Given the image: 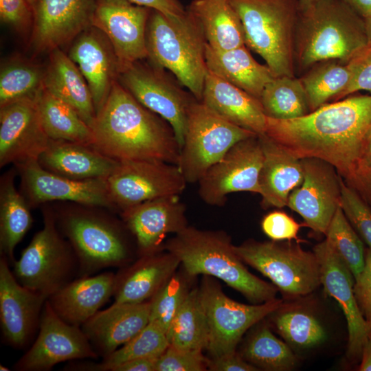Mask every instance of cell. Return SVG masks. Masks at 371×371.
Returning <instances> with one entry per match:
<instances>
[{
	"mask_svg": "<svg viewBox=\"0 0 371 371\" xmlns=\"http://www.w3.org/2000/svg\"><path fill=\"white\" fill-rule=\"evenodd\" d=\"M4 255L0 258V322L3 341L21 349L39 328L47 300L44 295L21 284L10 269Z\"/></svg>",
	"mask_w": 371,
	"mask_h": 371,
	"instance_id": "obj_20",
	"label": "cell"
},
{
	"mask_svg": "<svg viewBox=\"0 0 371 371\" xmlns=\"http://www.w3.org/2000/svg\"><path fill=\"white\" fill-rule=\"evenodd\" d=\"M300 159L303 181L291 192L286 206L303 218L306 226L325 234L340 207L341 177L333 166L322 159Z\"/></svg>",
	"mask_w": 371,
	"mask_h": 371,
	"instance_id": "obj_17",
	"label": "cell"
},
{
	"mask_svg": "<svg viewBox=\"0 0 371 371\" xmlns=\"http://www.w3.org/2000/svg\"><path fill=\"white\" fill-rule=\"evenodd\" d=\"M206 45L201 27L187 10L173 16L151 9L146 27L148 58L172 73L199 101L207 72Z\"/></svg>",
	"mask_w": 371,
	"mask_h": 371,
	"instance_id": "obj_5",
	"label": "cell"
},
{
	"mask_svg": "<svg viewBox=\"0 0 371 371\" xmlns=\"http://www.w3.org/2000/svg\"><path fill=\"white\" fill-rule=\"evenodd\" d=\"M14 166L21 179L20 192L31 208L60 201L115 210L109 198L106 179L67 178L46 170L38 160Z\"/></svg>",
	"mask_w": 371,
	"mask_h": 371,
	"instance_id": "obj_16",
	"label": "cell"
},
{
	"mask_svg": "<svg viewBox=\"0 0 371 371\" xmlns=\"http://www.w3.org/2000/svg\"><path fill=\"white\" fill-rule=\"evenodd\" d=\"M49 139L40 121L36 95L0 106L1 168L38 160Z\"/></svg>",
	"mask_w": 371,
	"mask_h": 371,
	"instance_id": "obj_19",
	"label": "cell"
},
{
	"mask_svg": "<svg viewBox=\"0 0 371 371\" xmlns=\"http://www.w3.org/2000/svg\"><path fill=\"white\" fill-rule=\"evenodd\" d=\"M115 285V274L111 271L80 276L52 295L47 300L63 320L81 327L113 296Z\"/></svg>",
	"mask_w": 371,
	"mask_h": 371,
	"instance_id": "obj_26",
	"label": "cell"
},
{
	"mask_svg": "<svg viewBox=\"0 0 371 371\" xmlns=\"http://www.w3.org/2000/svg\"><path fill=\"white\" fill-rule=\"evenodd\" d=\"M359 370L371 371V331L363 347Z\"/></svg>",
	"mask_w": 371,
	"mask_h": 371,
	"instance_id": "obj_56",
	"label": "cell"
},
{
	"mask_svg": "<svg viewBox=\"0 0 371 371\" xmlns=\"http://www.w3.org/2000/svg\"><path fill=\"white\" fill-rule=\"evenodd\" d=\"M78 205L54 212L58 228L76 255L79 276L127 264L131 254L120 225L96 207Z\"/></svg>",
	"mask_w": 371,
	"mask_h": 371,
	"instance_id": "obj_7",
	"label": "cell"
},
{
	"mask_svg": "<svg viewBox=\"0 0 371 371\" xmlns=\"http://www.w3.org/2000/svg\"><path fill=\"white\" fill-rule=\"evenodd\" d=\"M223 231L188 226L168 240L164 249L174 254L190 276H208L223 281L253 304L276 299L278 288L252 274Z\"/></svg>",
	"mask_w": 371,
	"mask_h": 371,
	"instance_id": "obj_4",
	"label": "cell"
},
{
	"mask_svg": "<svg viewBox=\"0 0 371 371\" xmlns=\"http://www.w3.org/2000/svg\"><path fill=\"white\" fill-rule=\"evenodd\" d=\"M371 129V95H350L295 119L267 117L265 134L298 159L315 157L344 179L361 161Z\"/></svg>",
	"mask_w": 371,
	"mask_h": 371,
	"instance_id": "obj_1",
	"label": "cell"
},
{
	"mask_svg": "<svg viewBox=\"0 0 371 371\" xmlns=\"http://www.w3.org/2000/svg\"><path fill=\"white\" fill-rule=\"evenodd\" d=\"M291 241L247 240L234 245L245 264L268 278L289 298L304 297L321 285L316 255Z\"/></svg>",
	"mask_w": 371,
	"mask_h": 371,
	"instance_id": "obj_9",
	"label": "cell"
},
{
	"mask_svg": "<svg viewBox=\"0 0 371 371\" xmlns=\"http://www.w3.org/2000/svg\"><path fill=\"white\" fill-rule=\"evenodd\" d=\"M120 214L136 239L140 256L160 251L168 234H175L188 226L186 207L179 195L148 200Z\"/></svg>",
	"mask_w": 371,
	"mask_h": 371,
	"instance_id": "obj_23",
	"label": "cell"
},
{
	"mask_svg": "<svg viewBox=\"0 0 371 371\" xmlns=\"http://www.w3.org/2000/svg\"><path fill=\"white\" fill-rule=\"evenodd\" d=\"M351 70L348 63L338 59L317 63L300 79L305 89L310 112L334 101L348 85Z\"/></svg>",
	"mask_w": 371,
	"mask_h": 371,
	"instance_id": "obj_38",
	"label": "cell"
},
{
	"mask_svg": "<svg viewBox=\"0 0 371 371\" xmlns=\"http://www.w3.org/2000/svg\"><path fill=\"white\" fill-rule=\"evenodd\" d=\"M363 19L371 16V0H343Z\"/></svg>",
	"mask_w": 371,
	"mask_h": 371,
	"instance_id": "obj_55",
	"label": "cell"
},
{
	"mask_svg": "<svg viewBox=\"0 0 371 371\" xmlns=\"http://www.w3.org/2000/svg\"><path fill=\"white\" fill-rule=\"evenodd\" d=\"M38 162L49 172L76 180L106 179L118 164L91 146L51 139Z\"/></svg>",
	"mask_w": 371,
	"mask_h": 371,
	"instance_id": "obj_28",
	"label": "cell"
},
{
	"mask_svg": "<svg viewBox=\"0 0 371 371\" xmlns=\"http://www.w3.org/2000/svg\"><path fill=\"white\" fill-rule=\"evenodd\" d=\"M265 115L291 120L310 113L304 86L296 76H282L267 84L260 98Z\"/></svg>",
	"mask_w": 371,
	"mask_h": 371,
	"instance_id": "obj_40",
	"label": "cell"
},
{
	"mask_svg": "<svg viewBox=\"0 0 371 371\" xmlns=\"http://www.w3.org/2000/svg\"><path fill=\"white\" fill-rule=\"evenodd\" d=\"M15 168L5 172L0 179V251L10 264L14 251L31 228L33 218L26 199L15 186Z\"/></svg>",
	"mask_w": 371,
	"mask_h": 371,
	"instance_id": "obj_34",
	"label": "cell"
},
{
	"mask_svg": "<svg viewBox=\"0 0 371 371\" xmlns=\"http://www.w3.org/2000/svg\"><path fill=\"white\" fill-rule=\"evenodd\" d=\"M302 226L286 213L278 210L268 213L261 221L264 234L275 241L298 242V232Z\"/></svg>",
	"mask_w": 371,
	"mask_h": 371,
	"instance_id": "obj_48",
	"label": "cell"
},
{
	"mask_svg": "<svg viewBox=\"0 0 371 371\" xmlns=\"http://www.w3.org/2000/svg\"><path fill=\"white\" fill-rule=\"evenodd\" d=\"M258 136L264 156L259 177L262 206L283 207L287 205L291 192L303 181L301 159L267 135Z\"/></svg>",
	"mask_w": 371,
	"mask_h": 371,
	"instance_id": "obj_29",
	"label": "cell"
},
{
	"mask_svg": "<svg viewBox=\"0 0 371 371\" xmlns=\"http://www.w3.org/2000/svg\"><path fill=\"white\" fill-rule=\"evenodd\" d=\"M0 370L1 371H9L10 369L8 367H5V366L1 364L0 365Z\"/></svg>",
	"mask_w": 371,
	"mask_h": 371,
	"instance_id": "obj_61",
	"label": "cell"
},
{
	"mask_svg": "<svg viewBox=\"0 0 371 371\" xmlns=\"http://www.w3.org/2000/svg\"><path fill=\"white\" fill-rule=\"evenodd\" d=\"M43 227L33 236L12 272L23 286L47 299L79 273L76 255L56 225L54 210L43 207Z\"/></svg>",
	"mask_w": 371,
	"mask_h": 371,
	"instance_id": "obj_8",
	"label": "cell"
},
{
	"mask_svg": "<svg viewBox=\"0 0 371 371\" xmlns=\"http://www.w3.org/2000/svg\"><path fill=\"white\" fill-rule=\"evenodd\" d=\"M42 86L73 108L91 128L96 111L90 89L77 65L60 48L50 52Z\"/></svg>",
	"mask_w": 371,
	"mask_h": 371,
	"instance_id": "obj_31",
	"label": "cell"
},
{
	"mask_svg": "<svg viewBox=\"0 0 371 371\" xmlns=\"http://www.w3.org/2000/svg\"><path fill=\"white\" fill-rule=\"evenodd\" d=\"M202 352L180 349L169 345L157 359L155 371L206 370L207 358Z\"/></svg>",
	"mask_w": 371,
	"mask_h": 371,
	"instance_id": "obj_46",
	"label": "cell"
},
{
	"mask_svg": "<svg viewBox=\"0 0 371 371\" xmlns=\"http://www.w3.org/2000/svg\"><path fill=\"white\" fill-rule=\"evenodd\" d=\"M240 355L259 370L288 371L297 358L290 346L278 339L268 325L260 324L245 343Z\"/></svg>",
	"mask_w": 371,
	"mask_h": 371,
	"instance_id": "obj_41",
	"label": "cell"
},
{
	"mask_svg": "<svg viewBox=\"0 0 371 371\" xmlns=\"http://www.w3.org/2000/svg\"><path fill=\"white\" fill-rule=\"evenodd\" d=\"M360 163L371 167V129L366 139Z\"/></svg>",
	"mask_w": 371,
	"mask_h": 371,
	"instance_id": "obj_57",
	"label": "cell"
},
{
	"mask_svg": "<svg viewBox=\"0 0 371 371\" xmlns=\"http://www.w3.org/2000/svg\"><path fill=\"white\" fill-rule=\"evenodd\" d=\"M38 330L34 344L14 365L15 370L47 371L64 361L99 356L81 327L63 320L47 300Z\"/></svg>",
	"mask_w": 371,
	"mask_h": 371,
	"instance_id": "obj_15",
	"label": "cell"
},
{
	"mask_svg": "<svg viewBox=\"0 0 371 371\" xmlns=\"http://www.w3.org/2000/svg\"><path fill=\"white\" fill-rule=\"evenodd\" d=\"M103 36L98 29L89 27L76 38L68 54L87 82L96 115L106 100L120 71L115 52Z\"/></svg>",
	"mask_w": 371,
	"mask_h": 371,
	"instance_id": "obj_24",
	"label": "cell"
},
{
	"mask_svg": "<svg viewBox=\"0 0 371 371\" xmlns=\"http://www.w3.org/2000/svg\"><path fill=\"white\" fill-rule=\"evenodd\" d=\"M201 102L227 121L257 135L265 134L267 116L260 100L208 70Z\"/></svg>",
	"mask_w": 371,
	"mask_h": 371,
	"instance_id": "obj_30",
	"label": "cell"
},
{
	"mask_svg": "<svg viewBox=\"0 0 371 371\" xmlns=\"http://www.w3.org/2000/svg\"><path fill=\"white\" fill-rule=\"evenodd\" d=\"M298 1H299L300 10H303L318 0H298Z\"/></svg>",
	"mask_w": 371,
	"mask_h": 371,
	"instance_id": "obj_59",
	"label": "cell"
},
{
	"mask_svg": "<svg viewBox=\"0 0 371 371\" xmlns=\"http://www.w3.org/2000/svg\"><path fill=\"white\" fill-rule=\"evenodd\" d=\"M344 180L371 208V167L359 163L355 171Z\"/></svg>",
	"mask_w": 371,
	"mask_h": 371,
	"instance_id": "obj_51",
	"label": "cell"
},
{
	"mask_svg": "<svg viewBox=\"0 0 371 371\" xmlns=\"http://www.w3.org/2000/svg\"><path fill=\"white\" fill-rule=\"evenodd\" d=\"M340 207L353 229L371 249V208L342 177Z\"/></svg>",
	"mask_w": 371,
	"mask_h": 371,
	"instance_id": "obj_45",
	"label": "cell"
},
{
	"mask_svg": "<svg viewBox=\"0 0 371 371\" xmlns=\"http://www.w3.org/2000/svg\"><path fill=\"white\" fill-rule=\"evenodd\" d=\"M93 0H37L32 43L36 52H51L91 27Z\"/></svg>",
	"mask_w": 371,
	"mask_h": 371,
	"instance_id": "obj_22",
	"label": "cell"
},
{
	"mask_svg": "<svg viewBox=\"0 0 371 371\" xmlns=\"http://www.w3.org/2000/svg\"><path fill=\"white\" fill-rule=\"evenodd\" d=\"M350 81L346 89L333 101L343 99L359 91L371 92V46L367 45L349 62Z\"/></svg>",
	"mask_w": 371,
	"mask_h": 371,
	"instance_id": "obj_47",
	"label": "cell"
},
{
	"mask_svg": "<svg viewBox=\"0 0 371 371\" xmlns=\"http://www.w3.org/2000/svg\"><path fill=\"white\" fill-rule=\"evenodd\" d=\"M263 151L258 135L234 144L199 181V194L210 205L222 206L229 194L260 193Z\"/></svg>",
	"mask_w": 371,
	"mask_h": 371,
	"instance_id": "obj_14",
	"label": "cell"
},
{
	"mask_svg": "<svg viewBox=\"0 0 371 371\" xmlns=\"http://www.w3.org/2000/svg\"><path fill=\"white\" fill-rule=\"evenodd\" d=\"M1 20L19 32L33 25L34 12L26 0H0Z\"/></svg>",
	"mask_w": 371,
	"mask_h": 371,
	"instance_id": "obj_49",
	"label": "cell"
},
{
	"mask_svg": "<svg viewBox=\"0 0 371 371\" xmlns=\"http://www.w3.org/2000/svg\"><path fill=\"white\" fill-rule=\"evenodd\" d=\"M354 292L359 309L371 328V249L366 253L362 272L355 280Z\"/></svg>",
	"mask_w": 371,
	"mask_h": 371,
	"instance_id": "obj_50",
	"label": "cell"
},
{
	"mask_svg": "<svg viewBox=\"0 0 371 371\" xmlns=\"http://www.w3.org/2000/svg\"><path fill=\"white\" fill-rule=\"evenodd\" d=\"M36 100L41 125L49 139L92 146L91 127L69 104L43 86L36 93Z\"/></svg>",
	"mask_w": 371,
	"mask_h": 371,
	"instance_id": "obj_35",
	"label": "cell"
},
{
	"mask_svg": "<svg viewBox=\"0 0 371 371\" xmlns=\"http://www.w3.org/2000/svg\"><path fill=\"white\" fill-rule=\"evenodd\" d=\"M368 45L371 46V16L364 19Z\"/></svg>",
	"mask_w": 371,
	"mask_h": 371,
	"instance_id": "obj_58",
	"label": "cell"
},
{
	"mask_svg": "<svg viewBox=\"0 0 371 371\" xmlns=\"http://www.w3.org/2000/svg\"><path fill=\"white\" fill-rule=\"evenodd\" d=\"M157 359H136L113 366L110 371H155Z\"/></svg>",
	"mask_w": 371,
	"mask_h": 371,
	"instance_id": "obj_54",
	"label": "cell"
},
{
	"mask_svg": "<svg viewBox=\"0 0 371 371\" xmlns=\"http://www.w3.org/2000/svg\"><path fill=\"white\" fill-rule=\"evenodd\" d=\"M313 252L319 264L321 284L325 292L338 302L346 319L348 355L352 359H359L371 328L358 306L354 277L326 240L316 245Z\"/></svg>",
	"mask_w": 371,
	"mask_h": 371,
	"instance_id": "obj_21",
	"label": "cell"
},
{
	"mask_svg": "<svg viewBox=\"0 0 371 371\" xmlns=\"http://www.w3.org/2000/svg\"><path fill=\"white\" fill-rule=\"evenodd\" d=\"M166 333L157 324L150 322L138 334L110 355L101 363H76L67 370L110 371L120 363L136 359H158L168 347Z\"/></svg>",
	"mask_w": 371,
	"mask_h": 371,
	"instance_id": "obj_39",
	"label": "cell"
},
{
	"mask_svg": "<svg viewBox=\"0 0 371 371\" xmlns=\"http://www.w3.org/2000/svg\"><path fill=\"white\" fill-rule=\"evenodd\" d=\"M207 370L212 371L259 370L237 352L217 358L207 359Z\"/></svg>",
	"mask_w": 371,
	"mask_h": 371,
	"instance_id": "obj_52",
	"label": "cell"
},
{
	"mask_svg": "<svg viewBox=\"0 0 371 371\" xmlns=\"http://www.w3.org/2000/svg\"><path fill=\"white\" fill-rule=\"evenodd\" d=\"M151 9L128 0H98L91 26L110 42L120 69L148 58L146 27Z\"/></svg>",
	"mask_w": 371,
	"mask_h": 371,
	"instance_id": "obj_18",
	"label": "cell"
},
{
	"mask_svg": "<svg viewBox=\"0 0 371 371\" xmlns=\"http://www.w3.org/2000/svg\"><path fill=\"white\" fill-rule=\"evenodd\" d=\"M181 262L172 253L141 256L115 274V302L137 304L149 301L177 271Z\"/></svg>",
	"mask_w": 371,
	"mask_h": 371,
	"instance_id": "obj_27",
	"label": "cell"
},
{
	"mask_svg": "<svg viewBox=\"0 0 371 371\" xmlns=\"http://www.w3.org/2000/svg\"><path fill=\"white\" fill-rule=\"evenodd\" d=\"M166 335L170 346L188 350H206L209 329L199 287L191 289Z\"/></svg>",
	"mask_w": 371,
	"mask_h": 371,
	"instance_id": "obj_36",
	"label": "cell"
},
{
	"mask_svg": "<svg viewBox=\"0 0 371 371\" xmlns=\"http://www.w3.org/2000/svg\"><path fill=\"white\" fill-rule=\"evenodd\" d=\"M194 278V277L189 276L183 269L181 271H176L150 300L149 322L157 324L167 333L173 319L192 289L191 282Z\"/></svg>",
	"mask_w": 371,
	"mask_h": 371,
	"instance_id": "obj_43",
	"label": "cell"
},
{
	"mask_svg": "<svg viewBox=\"0 0 371 371\" xmlns=\"http://www.w3.org/2000/svg\"><path fill=\"white\" fill-rule=\"evenodd\" d=\"M269 315L277 332L290 347L311 349L319 346L327 338L322 322L306 308L283 303Z\"/></svg>",
	"mask_w": 371,
	"mask_h": 371,
	"instance_id": "obj_37",
	"label": "cell"
},
{
	"mask_svg": "<svg viewBox=\"0 0 371 371\" xmlns=\"http://www.w3.org/2000/svg\"><path fill=\"white\" fill-rule=\"evenodd\" d=\"M186 10L212 49L225 51L245 45L242 22L228 0H192Z\"/></svg>",
	"mask_w": 371,
	"mask_h": 371,
	"instance_id": "obj_33",
	"label": "cell"
},
{
	"mask_svg": "<svg viewBox=\"0 0 371 371\" xmlns=\"http://www.w3.org/2000/svg\"><path fill=\"white\" fill-rule=\"evenodd\" d=\"M92 146L117 161L178 164L180 148L170 124L115 80L91 126Z\"/></svg>",
	"mask_w": 371,
	"mask_h": 371,
	"instance_id": "obj_2",
	"label": "cell"
},
{
	"mask_svg": "<svg viewBox=\"0 0 371 371\" xmlns=\"http://www.w3.org/2000/svg\"><path fill=\"white\" fill-rule=\"evenodd\" d=\"M368 45L365 20L343 0H318L300 10L295 31V72L301 76L317 63H348Z\"/></svg>",
	"mask_w": 371,
	"mask_h": 371,
	"instance_id": "obj_3",
	"label": "cell"
},
{
	"mask_svg": "<svg viewBox=\"0 0 371 371\" xmlns=\"http://www.w3.org/2000/svg\"><path fill=\"white\" fill-rule=\"evenodd\" d=\"M109 198L120 212L144 201L179 195L187 181L177 164L159 160H126L106 178Z\"/></svg>",
	"mask_w": 371,
	"mask_h": 371,
	"instance_id": "obj_13",
	"label": "cell"
},
{
	"mask_svg": "<svg viewBox=\"0 0 371 371\" xmlns=\"http://www.w3.org/2000/svg\"><path fill=\"white\" fill-rule=\"evenodd\" d=\"M130 2L159 11L166 15H181L186 12L179 0H128Z\"/></svg>",
	"mask_w": 371,
	"mask_h": 371,
	"instance_id": "obj_53",
	"label": "cell"
},
{
	"mask_svg": "<svg viewBox=\"0 0 371 371\" xmlns=\"http://www.w3.org/2000/svg\"><path fill=\"white\" fill-rule=\"evenodd\" d=\"M117 81L142 104L170 124L181 151L189 111L196 98L172 73L150 60L120 68Z\"/></svg>",
	"mask_w": 371,
	"mask_h": 371,
	"instance_id": "obj_11",
	"label": "cell"
},
{
	"mask_svg": "<svg viewBox=\"0 0 371 371\" xmlns=\"http://www.w3.org/2000/svg\"><path fill=\"white\" fill-rule=\"evenodd\" d=\"M44 72L36 65L14 63L1 69L0 106L25 97L35 96L42 86Z\"/></svg>",
	"mask_w": 371,
	"mask_h": 371,
	"instance_id": "obj_44",
	"label": "cell"
},
{
	"mask_svg": "<svg viewBox=\"0 0 371 371\" xmlns=\"http://www.w3.org/2000/svg\"><path fill=\"white\" fill-rule=\"evenodd\" d=\"M199 290L208 324L206 350L210 358L236 352L247 330L283 304L282 300L277 298L262 304L236 302L229 297L218 282L208 276H203Z\"/></svg>",
	"mask_w": 371,
	"mask_h": 371,
	"instance_id": "obj_12",
	"label": "cell"
},
{
	"mask_svg": "<svg viewBox=\"0 0 371 371\" xmlns=\"http://www.w3.org/2000/svg\"><path fill=\"white\" fill-rule=\"evenodd\" d=\"M150 301L114 302L99 310L81 326L98 355L104 357L138 334L149 323Z\"/></svg>",
	"mask_w": 371,
	"mask_h": 371,
	"instance_id": "obj_25",
	"label": "cell"
},
{
	"mask_svg": "<svg viewBox=\"0 0 371 371\" xmlns=\"http://www.w3.org/2000/svg\"><path fill=\"white\" fill-rule=\"evenodd\" d=\"M243 24L245 45L276 77L295 76L294 50L298 0H228Z\"/></svg>",
	"mask_w": 371,
	"mask_h": 371,
	"instance_id": "obj_6",
	"label": "cell"
},
{
	"mask_svg": "<svg viewBox=\"0 0 371 371\" xmlns=\"http://www.w3.org/2000/svg\"><path fill=\"white\" fill-rule=\"evenodd\" d=\"M221 117L201 101L192 104L177 166L187 183H195L237 142L256 136Z\"/></svg>",
	"mask_w": 371,
	"mask_h": 371,
	"instance_id": "obj_10",
	"label": "cell"
},
{
	"mask_svg": "<svg viewBox=\"0 0 371 371\" xmlns=\"http://www.w3.org/2000/svg\"><path fill=\"white\" fill-rule=\"evenodd\" d=\"M205 60L208 71L259 100L267 84L276 77L252 57L246 45L218 51L207 44Z\"/></svg>",
	"mask_w": 371,
	"mask_h": 371,
	"instance_id": "obj_32",
	"label": "cell"
},
{
	"mask_svg": "<svg viewBox=\"0 0 371 371\" xmlns=\"http://www.w3.org/2000/svg\"><path fill=\"white\" fill-rule=\"evenodd\" d=\"M326 240L346 264L355 280L362 272L366 260L363 245L339 207L325 234Z\"/></svg>",
	"mask_w": 371,
	"mask_h": 371,
	"instance_id": "obj_42",
	"label": "cell"
},
{
	"mask_svg": "<svg viewBox=\"0 0 371 371\" xmlns=\"http://www.w3.org/2000/svg\"><path fill=\"white\" fill-rule=\"evenodd\" d=\"M27 2L28 3V4L32 7V8L33 9L34 6L36 4V2L37 0H26Z\"/></svg>",
	"mask_w": 371,
	"mask_h": 371,
	"instance_id": "obj_60",
	"label": "cell"
}]
</instances>
